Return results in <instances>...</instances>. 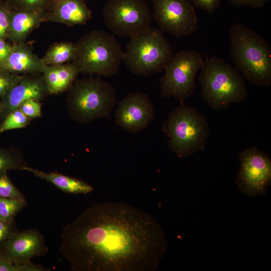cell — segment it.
Segmentation results:
<instances>
[{"mask_svg":"<svg viewBox=\"0 0 271 271\" xmlns=\"http://www.w3.org/2000/svg\"><path fill=\"white\" fill-rule=\"evenodd\" d=\"M61 238L59 251L73 271H155L167 248L156 218L125 202L91 206Z\"/></svg>","mask_w":271,"mask_h":271,"instance_id":"1","label":"cell"},{"mask_svg":"<svg viewBox=\"0 0 271 271\" xmlns=\"http://www.w3.org/2000/svg\"><path fill=\"white\" fill-rule=\"evenodd\" d=\"M230 54L242 77L257 86L271 85V47L267 41L247 26L236 24L229 32Z\"/></svg>","mask_w":271,"mask_h":271,"instance_id":"2","label":"cell"},{"mask_svg":"<svg viewBox=\"0 0 271 271\" xmlns=\"http://www.w3.org/2000/svg\"><path fill=\"white\" fill-rule=\"evenodd\" d=\"M198 82L201 96L212 108H227L245 101L248 96L244 79L231 64L216 56L206 57L200 69Z\"/></svg>","mask_w":271,"mask_h":271,"instance_id":"3","label":"cell"},{"mask_svg":"<svg viewBox=\"0 0 271 271\" xmlns=\"http://www.w3.org/2000/svg\"><path fill=\"white\" fill-rule=\"evenodd\" d=\"M75 45L71 62L79 73L110 77L118 72L124 52L112 34L93 30L80 37Z\"/></svg>","mask_w":271,"mask_h":271,"instance_id":"4","label":"cell"},{"mask_svg":"<svg viewBox=\"0 0 271 271\" xmlns=\"http://www.w3.org/2000/svg\"><path fill=\"white\" fill-rule=\"evenodd\" d=\"M162 128L169 150L179 158L204 150L210 133L205 116L184 103L169 113Z\"/></svg>","mask_w":271,"mask_h":271,"instance_id":"5","label":"cell"},{"mask_svg":"<svg viewBox=\"0 0 271 271\" xmlns=\"http://www.w3.org/2000/svg\"><path fill=\"white\" fill-rule=\"evenodd\" d=\"M67 101L71 116L82 123L109 118L117 102L113 86L92 76L76 79L68 90Z\"/></svg>","mask_w":271,"mask_h":271,"instance_id":"6","label":"cell"},{"mask_svg":"<svg viewBox=\"0 0 271 271\" xmlns=\"http://www.w3.org/2000/svg\"><path fill=\"white\" fill-rule=\"evenodd\" d=\"M173 55L162 32L151 27L130 38L122 60L133 74L149 76L164 70Z\"/></svg>","mask_w":271,"mask_h":271,"instance_id":"7","label":"cell"},{"mask_svg":"<svg viewBox=\"0 0 271 271\" xmlns=\"http://www.w3.org/2000/svg\"><path fill=\"white\" fill-rule=\"evenodd\" d=\"M203 62L195 50H181L173 55L160 79V96L173 97L180 104L191 97L196 87V76Z\"/></svg>","mask_w":271,"mask_h":271,"instance_id":"8","label":"cell"},{"mask_svg":"<svg viewBox=\"0 0 271 271\" xmlns=\"http://www.w3.org/2000/svg\"><path fill=\"white\" fill-rule=\"evenodd\" d=\"M103 22L114 34L131 37L151 26L153 16L145 0H107Z\"/></svg>","mask_w":271,"mask_h":271,"instance_id":"9","label":"cell"},{"mask_svg":"<svg viewBox=\"0 0 271 271\" xmlns=\"http://www.w3.org/2000/svg\"><path fill=\"white\" fill-rule=\"evenodd\" d=\"M240 169L236 183L249 197L264 196L271 183V159L268 155L253 146L242 151L238 156Z\"/></svg>","mask_w":271,"mask_h":271,"instance_id":"10","label":"cell"},{"mask_svg":"<svg viewBox=\"0 0 271 271\" xmlns=\"http://www.w3.org/2000/svg\"><path fill=\"white\" fill-rule=\"evenodd\" d=\"M154 19L162 32L188 36L198 29L194 7L188 0H152Z\"/></svg>","mask_w":271,"mask_h":271,"instance_id":"11","label":"cell"},{"mask_svg":"<svg viewBox=\"0 0 271 271\" xmlns=\"http://www.w3.org/2000/svg\"><path fill=\"white\" fill-rule=\"evenodd\" d=\"M156 113L155 106L149 96L138 91L128 94L118 103L115 121L124 130L138 133L149 126Z\"/></svg>","mask_w":271,"mask_h":271,"instance_id":"12","label":"cell"},{"mask_svg":"<svg viewBox=\"0 0 271 271\" xmlns=\"http://www.w3.org/2000/svg\"><path fill=\"white\" fill-rule=\"evenodd\" d=\"M48 251L44 236L32 229L14 234L1 247L0 257L13 263H21Z\"/></svg>","mask_w":271,"mask_h":271,"instance_id":"13","label":"cell"},{"mask_svg":"<svg viewBox=\"0 0 271 271\" xmlns=\"http://www.w3.org/2000/svg\"><path fill=\"white\" fill-rule=\"evenodd\" d=\"M49 95L42 73L22 75L20 79L1 98L2 110L0 119L19 108L25 101L44 99Z\"/></svg>","mask_w":271,"mask_h":271,"instance_id":"14","label":"cell"},{"mask_svg":"<svg viewBox=\"0 0 271 271\" xmlns=\"http://www.w3.org/2000/svg\"><path fill=\"white\" fill-rule=\"evenodd\" d=\"M48 13L47 22L68 27L86 24L92 14L84 0H53Z\"/></svg>","mask_w":271,"mask_h":271,"instance_id":"15","label":"cell"},{"mask_svg":"<svg viewBox=\"0 0 271 271\" xmlns=\"http://www.w3.org/2000/svg\"><path fill=\"white\" fill-rule=\"evenodd\" d=\"M46 65L26 42L12 44L11 52L1 68L17 75L42 73Z\"/></svg>","mask_w":271,"mask_h":271,"instance_id":"16","label":"cell"},{"mask_svg":"<svg viewBox=\"0 0 271 271\" xmlns=\"http://www.w3.org/2000/svg\"><path fill=\"white\" fill-rule=\"evenodd\" d=\"M48 16V12L12 10L8 39L13 44L25 42L33 31L47 22Z\"/></svg>","mask_w":271,"mask_h":271,"instance_id":"17","label":"cell"},{"mask_svg":"<svg viewBox=\"0 0 271 271\" xmlns=\"http://www.w3.org/2000/svg\"><path fill=\"white\" fill-rule=\"evenodd\" d=\"M79 73L71 62L63 64L46 65L42 74L49 95L62 93L68 91L76 80Z\"/></svg>","mask_w":271,"mask_h":271,"instance_id":"18","label":"cell"},{"mask_svg":"<svg viewBox=\"0 0 271 271\" xmlns=\"http://www.w3.org/2000/svg\"><path fill=\"white\" fill-rule=\"evenodd\" d=\"M22 170L27 171L36 177L49 182L59 189L70 194H87L93 188L86 182L75 178L56 173H46L37 169L24 166Z\"/></svg>","mask_w":271,"mask_h":271,"instance_id":"19","label":"cell"},{"mask_svg":"<svg viewBox=\"0 0 271 271\" xmlns=\"http://www.w3.org/2000/svg\"><path fill=\"white\" fill-rule=\"evenodd\" d=\"M75 52V43L70 41L57 42L50 46L41 59L45 65L63 64L72 62Z\"/></svg>","mask_w":271,"mask_h":271,"instance_id":"20","label":"cell"},{"mask_svg":"<svg viewBox=\"0 0 271 271\" xmlns=\"http://www.w3.org/2000/svg\"><path fill=\"white\" fill-rule=\"evenodd\" d=\"M53 0H5L12 11L31 10L48 12Z\"/></svg>","mask_w":271,"mask_h":271,"instance_id":"21","label":"cell"},{"mask_svg":"<svg viewBox=\"0 0 271 271\" xmlns=\"http://www.w3.org/2000/svg\"><path fill=\"white\" fill-rule=\"evenodd\" d=\"M26 166L21 156L17 153L0 148V173L7 172L9 170H22Z\"/></svg>","mask_w":271,"mask_h":271,"instance_id":"22","label":"cell"},{"mask_svg":"<svg viewBox=\"0 0 271 271\" xmlns=\"http://www.w3.org/2000/svg\"><path fill=\"white\" fill-rule=\"evenodd\" d=\"M27 205L26 200L0 197V219L11 220Z\"/></svg>","mask_w":271,"mask_h":271,"instance_id":"23","label":"cell"},{"mask_svg":"<svg viewBox=\"0 0 271 271\" xmlns=\"http://www.w3.org/2000/svg\"><path fill=\"white\" fill-rule=\"evenodd\" d=\"M28 118L19 108L9 114L0 125V133L9 130L24 128L30 123Z\"/></svg>","mask_w":271,"mask_h":271,"instance_id":"24","label":"cell"},{"mask_svg":"<svg viewBox=\"0 0 271 271\" xmlns=\"http://www.w3.org/2000/svg\"><path fill=\"white\" fill-rule=\"evenodd\" d=\"M0 197L26 200L9 178L7 172L0 173Z\"/></svg>","mask_w":271,"mask_h":271,"instance_id":"25","label":"cell"},{"mask_svg":"<svg viewBox=\"0 0 271 271\" xmlns=\"http://www.w3.org/2000/svg\"><path fill=\"white\" fill-rule=\"evenodd\" d=\"M22 75L12 73L0 68V99L20 79Z\"/></svg>","mask_w":271,"mask_h":271,"instance_id":"26","label":"cell"},{"mask_svg":"<svg viewBox=\"0 0 271 271\" xmlns=\"http://www.w3.org/2000/svg\"><path fill=\"white\" fill-rule=\"evenodd\" d=\"M11 12L5 2L0 4V38L6 40L9 37Z\"/></svg>","mask_w":271,"mask_h":271,"instance_id":"27","label":"cell"},{"mask_svg":"<svg viewBox=\"0 0 271 271\" xmlns=\"http://www.w3.org/2000/svg\"><path fill=\"white\" fill-rule=\"evenodd\" d=\"M41 107L39 100L31 99L22 103L19 108L28 118L32 119L41 116Z\"/></svg>","mask_w":271,"mask_h":271,"instance_id":"28","label":"cell"},{"mask_svg":"<svg viewBox=\"0 0 271 271\" xmlns=\"http://www.w3.org/2000/svg\"><path fill=\"white\" fill-rule=\"evenodd\" d=\"M17 231L15 219L11 220L0 219V248Z\"/></svg>","mask_w":271,"mask_h":271,"instance_id":"29","label":"cell"},{"mask_svg":"<svg viewBox=\"0 0 271 271\" xmlns=\"http://www.w3.org/2000/svg\"><path fill=\"white\" fill-rule=\"evenodd\" d=\"M222 0H191L196 7L205 11L209 14L214 13L217 10Z\"/></svg>","mask_w":271,"mask_h":271,"instance_id":"30","label":"cell"},{"mask_svg":"<svg viewBox=\"0 0 271 271\" xmlns=\"http://www.w3.org/2000/svg\"><path fill=\"white\" fill-rule=\"evenodd\" d=\"M232 5L237 7L249 6L253 8L263 7L270 0H228Z\"/></svg>","mask_w":271,"mask_h":271,"instance_id":"31","label":"cell"},{"mask_svg":"<svg viewBox=\"0 0 271 271\" xmlns=\"http://www.w3.org/2000/svg\"><path fill=\"white\" fill-rule=\"evenodd\" d=\"M12 45L9 44L6 40L0 38V68L6 62L11 52Z\"/></svg>","mask_w":271,"mask_h":271,"instance_id":"32","label":"cell"},{"mask_svg":"<svg viewBox=\"0 0 271 271\" xmlns=\"http://www.w3.org/2000/svg\"><path fill=\"white\" fill-rule=\"evenodd\" d=\"M2 110V102H1V100L0 99V117H1Z\"/></svg>","mask_w":271,"mask_h":271,"instance_id":"33","label":"cell"},{"mask_svg":"<svg viewBox=\"0 0 271 271\" xmlns=\"http://www.w3.org/2000/svg\"><path fill=\"white\" fill-rule=\"evenodd\" d=\"M5 0H0V4L4 3V2H5Z\"/></svg>","mask_w":271,"mask_h":271,"instance_id":"34","label":"cell"}]
</instances>
